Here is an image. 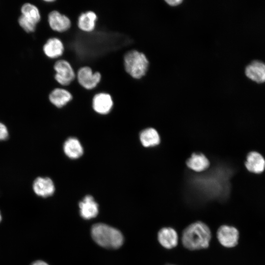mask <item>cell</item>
I'll return each mask as SVG.
<instances>
[{"label": "cell", "instance_id": "6da1fadb", "mask_svg": "<svg viewBox=\"0 0 265 265\" xmlns=\"http://www.w3.org/2000/svg\"><path fill=\"white\" fill-rule=\"evenodd\" d=\"M219 169V168H218ZM233 171L231 168L220 167L208 174L197 175L193 180V185L203 198L223 200L230 191V179Z\"/></svg>", "mask_w": 265, "mask_h": 265}, {"label": "cell", "instance_id": "7a4b0ae2", "mask_svg": "<svg viewBox=\"0 0 265 265\" xmlns=\"http://www.w3.org/2000/svg\"><path fill=\"white\" fill-rule=\"evenodd\" d=\"M212 238L209 227L201 221L195 222L183 231L182 241L189 250H198L208 247Z\"/></svg>", "mask_w": 265, "mask_h": 265}, {"label": "cell", "instance_id": "3957f363", "mask_svg": "<svg viewBox=\"0 0 265 265\" xmlns=\"http://www.w3.org/2000/svg\"><path fill=\"white\" fill-rule=\"evenodd\" d=\"M91 231L93 240L105 248L116 249L123 243L122 233L117 229L104 223L93 225Z\"/></svg>", "mask_w": 265, "mask_h": 265}, {"label": "cell", "instance_id": "277c9868", "mask_svg": "<svg viewBox=\"0 0 265 265\" xmlns=\"http://www.w3.org/2000/svg\"><path fill=\"white\" fill-rule=\"evenodd\" d=\"M149 64L145 54L136 50L128 52L124 57L125 70L134 79H139L144 76L148 70Z\"/></svg>", "mask_w": 265, "mask_h": 265}, {"label": "cell", "instance_id": "5b68a950", "mask_svg": "<svg viewBox=\"0 0 265 265\" xmlns=\"http://www.w3.org/2000/svg\"><path fill=\"white\" fill-rule=\"evenodd\" d=\"M54 79L62 86H67L76 78V74L70 63L66 60L60 59L54 63Z\"/></svg>", "mask_w": 265, "mask_h": 265}, {"label": "cell", "instance_id": "8992f818", "mask_svg": "<svg viewBox=\"0 0 265 265\" xmlns=\"http://www.w3.org/2000/svg\"><path fill=\"white\" fill-rule=\"evenodd\" d=\"M77 80L84 88L90 90L95 88L100 82L102 76L99 72H93L88 66L81 67L78 71Z\"/></svg>", "mask_w": 265, "mask_h": 265}, {"label": "cell", "instance_id": "52a82bcc", "mask_svg": "<svg viewBox=\"0 0 265 265\" xmlns=\"http://www.w3.org/2000/svg\"><path fill=\"white\" fill-rule=\"evenodd\" d=\"M217 238L220 243L223 246L233 247L238 243L239 232L234 227L223 225L217 230Z\"/></svg>", "mask_w": 265, "mask_h": 265}, {"label": "cell", "instance_id": "ba28073f", "mask_svg": "<svg viewBox=\"0 0 265 265\" xmlns=\"http://www.w3.org/2000/svg\"><path fill=\"white\" fill-rule=\"evenodd\" d=\"M48 21L50 27L54 31L63 32L71 26L70 19L56 10H53L48 15Z\"/></svg>", "mask_w": 265, "mask_h": 265}, {"label": "cell", "instance_id": "9c48e42d", "mask_svg": "<svg viewBox=\"0 0 265 265\" xmlns=\"http://www.w3.org/2000/svg\"><path fill=\"white\" fill-rule=\"evenodd\" d=\"M113 105L111 96L108 93H99L96 94L92 100L93 109L98 113L106 114L111 110Z\"/></svg>", "mask_w": 265, "mask_h": 265}, {"label": "cell", "instance_id": "30bf717a", "mask_svg": "<svg viewBox=\"0 0 265 265\" xmlns=\"http://www.w3.org/2000/svg\"><path fill=\"white\" fill-rule=\"evenodd\" d=\"M32 188L37 195L42 197L52 195L55 190L53 182L48 177L37 178L33 182Z\"/></svg>", "mask_w": 265, "mask_h": 265}, {"label": "cell", "instance_id": "8fae6325", "mask_svg": "<svg viewBox=\"0 0 265 265\" xmlns=\"http://www.w3.org/2000/svg\"><path fill=\"white\" fill-rule=\"evenodd\" d=\"M158 239L164 248L171 249L177 246L178 236L177 232L171 227H163L158 233Z\"/></svg>", "mask_w": 265, "mask_h": 265}, {"label": "cell", "instance_id": "7c38bea8", "mask_svg": "<svg viewBox=\"0 0 265 265\" xmlns=\"http://www.w3.org/2000/svg\"><path fill=\"white\" fill-rule=\"evenodd\" d=\"M245 166L250 172L261 173L265 169V159L259 153L250 152L247 155Z\"/></svg>", "mask_w": 265, "mask_h": 265}, {"label": "cell", "instance_id": "4fadbf2b", "mask_svg": "<svg viewBox=\"0 0 265 265\" xmlns=\"http://www.w3.org/2000/svg\"><path fill=\"white\" fill-rule=\"evenodd\" d=\"M80 214L85 219L95 217L98 214V204L91 195H86L79 203Z\"/></svg>", "mask_w": 265, "mask_h": 265}, {"label": "cell", "instance_id": "5bb4252c", "mask_svg": "<svg viewBox=\"0 0 265 265\" xmlns=\"http://www.w3.org/2000/svg\"><path fill=\"white\" fill-rule=\"evenodd\" d=\"M246 76L258 83L265 81V64L259 60H254L248 65L245 70Z\"/></svg>", "mask_w": 265, "mask_h": 265}, {"label": "cell", "instance_id": "9a60e30c", "mask_svg": "<svg viewBox=\"0 0 265 265\" xmlns=\"http://www.w3.org/2000/svg\"><path fill=\"white\" fill-rule=\"evenodd\" d=\"M45 54L50 58H56L62 55L64 46L62 41L56 37L49 39L43 46Z\"/></svg>", "mask_w": 265, "mask_h": 265}, {"label": "cell", "instance_id": "2e32d148", "mask_svg": "<svg viewBox=\"0 0 265 265\" xmlns=\"http://www.w3.org/2000/svg\"><path fill=\"white\" fill-rule=\"evenodd\" d=\"M72 98V95L69 91L61 88L54 89L49 96L50 102L58 108L65 106Z\"/></svg>", "mask_w": 265, "mask_h": 265}, {"label": "cell", "instance_id": "e0dca14e", "mask_svg": "<svg viewBox=\"0 0 265 265\" xmlns=\"http://www.w3.org/2000/svg\"><path fill=\"white\" fill-rule=\"evenodd\" d=\"M186 165L196 172L206 171L210 166L208 158L202 153H193L186 161Z\"/></svg>", "mask_w": 265, "mask_h": 265}, {"label": "cell", "instance_id": "ac0fdd59", "mask_svg": "<svg viewBox=\"0 0 265 265\" xmlns=\"http://www.w3.org/2000/svg\"><path fill=\"white\" fill-rule=\"evenodd\" d=\"M63 150L65 155L72 159L80 157L83 152L82 145L79 140L75 137H70L65 141Z\"/></svg>", "mask_w": 265, "mask_h": 265}, {"label": "cell", "instance_id": "d6986e66", "mask_svg": "<svg viewBox=\"0 0 265 265\" xmlns=\"http://www.w3.org/2000/svg\"><path fill=\"white\" fill-rule=\"evenodd\" d=\"M97 19V15L93 11H88L85 13H82L80 15L78 18V27L83 31L91 32L95 27Z\"/></svg>", "mask_w": 265, "mask_h": 265}, {"label": "cell", "instance_id": "ffe728a7", "mask_svg": "<svg viewBox=\"0 0 265 265\" xmlns=\"http://www.w3.org/2000/svg\"><path fill=\"white\" fill-rule=\"evenodd\" d=\"M139 138L141 144L145 147L156 146L159 145L160 141L158 132L152 128H147L141 131Z\"/></svg>", "mask_w": 265, "mask_h": 265}, {"label": "cell", "instance_id": "44dd1931", "mask_svg": "<svg viewBox=\"0 0 265 265\" xmlns=\"http://www.w3.org/2000/svg\"><path fill=\"white\" fill-rule=\"evenodd\" d=\"M22 15L37 24L40 20L41 15L38 8L30 3L24 4L21 8Z\"/></svg>", "mask_w": 265, "mask_h": 265}, {"label": "cell", "instance_id": "7402d4cb", "mask_svg": "<svg viewBox=\"0 0 265 265\" xmlns=\"http://www.w3.org/2000/svg\"><path fill=\"white\" fill-rule=\"evenodd\" d=\"M18 23L20 26L27 33L34 31L37 25L22 15L19 17Z\"/></svg>", "mask_w": 265, "mask_h": 265}, {"label": "cell", "instance_id": "603a6c76", "mask_svg": "<svg viewBox=\"0 0 265 265\" xmlns=\"http://www.w3.org/2000/svg\"><path fill=\"white\" fill-rule=\"evenodd\" d=\"M8 131L6 126L0 122V141L6 139L8 137Z\"/></svg>", "mask_w": 265, "mask_h": 265}, {"label": "cell", "instance_id": "cb8c5ba5", "mask_svg": "<svg viewBox=\"0 0 265 265\" xmlns=\"http://www.w3.org/2000/svg\"><path fill=\"white\" fill-rule=\"evenodd\" d=\"M182 0H166L165 2L171 6H175L182 2Z\"/></svg>", "mask_w": 265, "mask_h": 265}, {"label": "cell", "instance_id": "d4e9b609", "mask_svg": "<svg viewBox=\"0 0 265 265\" xmlns=\"http://www.w3.org/2000/svg\"><path fill=\"white\" fill-rule=\"evenodd\" d=\"M31 265H49L47 263L41 260H38L34 262Z\"/></svg>", "mask_w": 265, "mask_h": 265}, {"label": "cell", "instance_id": "484cf974", "mask_svg": "<svg viewBox=\"0 0 265 265\" xmlns=\"http://www.w3.org/2000/svg\"><path fill=\"white\" fill-rule=\"evenodd\" d=\"M1 219H2V218H1V215L0 212V221H1Z\"/></svg>", "mask_w": 265, "mask_h": 265}, {"label": "cell", "instance_id": "4316f807", "mask_svg": "<svg viewBox=\"0 0 265 265\" xmlns=\"http://www.w3.org/2000/svg\"></svg>", "mask_w": 265, "mask_h": 265}]
</instances>
